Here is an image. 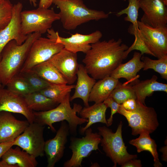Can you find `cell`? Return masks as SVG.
<instances>
[{
    "label": "cell",
    "mask_w": 167,
    "mask_h": 167,
    "mask_svg": "<svg viewBox=\"0 0 167 167\" xmlns=\"http://www.w3.org/2000/svg\"><path fill=\"white\" fill-rule=\"evenodd\" d=\"M54 0H40L38 7L44 8H49Z\"/></svg>",
    "instance_id": "f35d334b"
},
{
    "label": "cell",
    "mask_w": 167,
    "mask_h": 167,
    "mask_svg": "<svg viewBox=\"0 0 167 167\" xmlns=\"http://www.w3.org/2000/svg\"><path fill=\"white\" fill-rule=\"evenodd\" d=\"M122 107L127 111H132L134 110L136 107V99L131 98L124 101L122 104Z\"/></svg>",
    "instance_id": "d590c367"
},
{
    "label": "cell",
    "mask_w": 167,
    "mask_h": 167,
    "mask_svg": "<svg viewBox=\"0 0 167 167\" xmlns=\"http://www.w3.org/2000/svg\"><path fill=\"white\" fill-rule=\"evenodd\" d=\"M31 69L43 79L50 83L67 84L63 76L49 61L39 64Z\"/></svg>",
    "instance_id": "484cf974"
},
{
    "label": "cell",
    "mask_w": 167,
    "mask_h": 167,
    "mask_svg": "<svg viewBox=\"0 0 167 167\" xmlns=\"http://www.w3.org/2000/svg\"><path fill=\"white\" fill-rule=\"evenodd\" d=\"M2 111L21 114L29 123L34 122L33 111L28 108L24 97L4 87L0 88V112Z\"/></svg>",
    "instance_id": "9a60e30c"
},
{
    "label": "cell",
    "mask_w": 167,
    "mask_h": 167,
    "mask_svg": "<svg viewBox=\"0 0 167 167\" xmlns=\"http://www.w3.org/2000/svg\"><path fill=\"white\" fill-rule=\"evenodd\" d=\"M53 3L59 9L60 19L67 30H74L91 20L106 19L110 14L88 8L83 0H54Z\"/></svg>",
    "instance_id": "5b68a950"
},
{
    "label": "cell",
    "mask_w": 167,
    "mask_h": 167,
    "mask_svg": "<svg viewBox=\"0 0 167 167\" xmlns=\"http://www.w3.org/2000/svg\"><path fill=\"white\" fill-rule=\"evenodd\" d=\"M6 86L8 89L23 96L33 92L26 80L19 73L13 77Z\"/></svg>",
    "instance_id": "f546056e"
},
{
    "label": "cell",
    "mask_w": 167,
    "mask_h": 167,
    "mask_svg": "<svg viewBox=\"0 0 167 167\" xmlns=\"http://www.w3.org/2000/svg\"><path fill=\"white\" fill-rule=\"evenodd\" d=\"M160 151L163 154V160L165 161H167V144L166 146L161 148L160 149Z\"/></svg>",
    "instance_id": "ab89813d"
},
{
    "label": "cell",
    "mask_w": 167,
    "mask_h": 167,
    "mask_svg": "<svg viewBox=\"0 0 167 167\" xmlns=\"http://www.w3.org/2000/svg\"><path fill=\"white\" fill-rule=\"evenodd\" d=\"M143 55L140 52H135L132 58L125 63H121L110 75L116 79L123 78L127 83L135 80L137 81L139 76L137 73L143 67V62L141 60Z\"/></svg>",
    "instance_id": "d6986e66"
},
{
    "label": "cell",
    "mask_w": 167,
    "mask_h": 167,
    "mask_svg": "<svg viewBox=\"0 0 167 167\" xmlns=\"http://www.w3.org/2000/svg\"><path fill=\"white\" fill-rule=\"evenodd\" d=\"M20 16L21 32L26 36L34 32L44 34L54 22L60 20L58 13L53 9L39 7L22 11Z\"/></svg>",
    "instance_id": "ba28073f"
},
{
    "label": "cell",
    "mask_w": 167,
    "mask_h": 167,
    "mask_svg": "<svg viewBox=\"0 0 167 167\" xmlns=\"http://www.w3.org/2000/svg\"><path fill=\"white\" fill-rule=\"evenodd\" d=\"M141 60L143 62V70L152 69L160 74L163 79H167V56L157 60H153L146 56H143Z\"/></svg>",
    "instance_id": "f1b7e54d"
},
{
    "label": "cell",
    "mask_w": 167,
    "mask_h": 167,
    "mask_svg": "<svg viewBox=\"0 0 167 167\" xmlns=\"http://www.w3.org/2000/svg\"><path fill=\"white\" fill-rule=\"evenodd\" d=\"M128 5L127 7L117 12L116 15L120 17L123 14L126 16L124 18V20L131 23L133 27H138V19L139 10L140 8L139 0H128Z\"/></svg>",
    "instance_id": "d6a6232c"
},
{
    "label": "cell",
    "mask_w": 167,
    "mask_h": 167,
    "mask_svg": "<svg viewBox=\"0 0 167 167\" xmlns=\"http://www.w3.org/2000/svg\"><path fill=\"white\" fill-rule=\"evenodd\" d=\"M30 3L32 5H33L34 7H36L37 6V0H29Z\"/></svg>",
    "instance_id": "60d3db41"
},
{
    "label": "cell",
    "mask_w": 167,
    "mask_h": 167,
    "mask_svg": "<svg viewBox=\"0 0 167 167\" xmlns=\"http://www.w3.org/2000/svg\"><path fill=\"white\" fill-rule=\"evenodd\" d=\"M107 107L103 102L95 104L91 106L84 107L79 113L80 117L88 119L86 125L80 127L79 132L80 134L84 135L85 131L92 124L97 122H101L106 125L108 127L106 118V112Z\"/></svg>",
    "instance_id": "7402d4cb"
},
{
    "label": "cell",
    "mask_w": 167,
    "mask_h": 167,
    "mask_svg": "<svg viewBox=\"0 0 167 167\" xmlns=\"http://www.w3.org/2000/svg\"><path fill=\"white\" fill-rule=\"evenodd\" d=\"M107 108L111 109V114L109 118L107 120L108 127L111 125L113 122V115L118 112L121 104L117 102L111 96H109L103 102Z\"/></svg>",
    "instance_id": "e575fe53"
},
{
    "label": "cell",
    "mask_w": 167,
    "mask_h": 167,
    "mask_svg": "<svg viewBox=\"0 0 167 167\" xmlns=\"http://www.w3.org/2000/svg\"><path fill=\"white\" fill-rule=\"evenodd\" d=\"M85 136L81 138L72 137L70 138L69 148L72 155L71 158L65 161L64 167H82L83 160L89 156L92 151L99 150L98 145L101 137L97 132L93 133L90 127L85 131Z\"/></svg>",
    "instance_id": "9c48e42d"
},
{
    "label": "cell",
    "mask_w": 167,
    "mask_h": 167,
    "mask_svg": "<svg viewBox=\"0 0 167 167\" xmlns=\"http://www.w3.org/2000/svg\"><path fill=\"white\" fill-rule=\"evenodd\" d=\"M77 76L75 92L70 97V101L80 98L83 100L85 107H88L89 106L88 100L90 93L96 80L89 76L84 66L81 64L79 65Z\"/></svg>",
    "instance_id": "ffe728a7"
},
{
    "label": "cell",
    "mask_w": 167,
    "mask_h": 167,
    "mask_svg": "<svg viewBox=\"0 0 167 167\" xmlns=\"http://www.w3.org/2000/svg\"><path fill=\"white\" fill-rule=\"evenodd\" d=\"M128 47L119 38L100 41L91 44L82 62L88 74L96 79L110 76L126 58Z\"/></svg>",
    "instance_id": "6da1fadb"
},
{
    "label": "cell",
    "mask_w": 167,
    "mask_h": 167,
    "mask_svg": "<svg viewBox=\"0 0 167 167\" xmlns=\"http://www.w3.org/2000/svg\"><path fill=\"white\" fill-rule=\"evenodd\" d=\"M165 4L167 5V0H164Z\"/></svg>",
    "instance_id": "b9f144b4"
},
{
    "label": "cell",
    "mask_w": 167,
    "mask_h": 167,
    "mask_svg": "<svg viewBox=\"0 0 167 167\" xmlns=\"http://www.w3.org/2000/svg\"><path fill=\"white\" fill-rule=\"evenodd\" d=\"M45 126L35 122L29 123L24 131L14 141L13 145L36 158L44 155Z\"/></svg>",
    "instance_id": "8fae6325"
},
{
    "label": "cell",
    "mask_w": 167,
    "mask_h": 167,
    "mask_svg": "<svg viewBox=\"0 0 167 167\" xmlns=\"http://www.w3.org/2000/svg\"><path fill=\"white\" fill-rule=\"evenodd\" d=\"M41 35L38 32L33 33L28 35L21 45L12 40L5 46L0 59V82L3 87L19 73L32 44Z\"/></svg>",
    "instance_id": "3957f363"
},
{
    "label": "cell",
    "mask_w": 167,
    "mask_h": 167,
    "mask_svg": "<svg viewBox=\"0 0 167 167\" xmlns=\"http://www.w3.org/2000/svg\"><path fill=\"white\" fill-rule=\"evenodd\" d=\"M70 93L54 108L44 111H33L34 122L43 126H48L52 131L56 130L53 124L59 122L66 121L68 123L70 134L74 136L77 134V128L88 122V119L78 117L77 115L82 109L79 104L74 103L72 108L70 104Z\"/></svg>",
    "instance_id": "277c9868"
},
{
    "label": "cell",
    "mask_w": 167,
    "mask_h": 167,
    "mask_svg": "<svg viewBox=\"0 0 167 167\" xmlns=\"http://www.w3.org/2000/svg\"><path fill=\"white\" fill-rule=\"evenodd\" d=\"M157 77L153 75L150 79L139 81L132 86L136 100L145 105L146 98L151 96L156 91H162L167 93V84L157 81Z\"/></svg>",
    "instance_id": "603a6c76"
},
{
    "label": "cell",
    "mask_w": 167,
    "mask_h": 167,
    "mask_svg": "<svg viewBox=\"0 0 167 167\" xmlns=\"http://www.w3.org/2000/svg\"><path fill=\"white\" fill-rule=\"evenodd\" d=\"M136 101V107L134 110H126L121 104L118 113L126 118L131 129L132 135H137L143 133H152L159 126L156 112L153 108Z\"/></svg>",
    "instance_id": "52a82bcc"
},
{
    "label": "cell",
    "mask_w": 167,
    "mask_h": 167,
    "mask_svg": "<svg viewBox=\"0 0 167 167\" xmlns=\"http://www.w3.org/2000/svg\"><path fill=\"white\" fill-rule=\"evenodd\" d=\"M128 32L135 38L130 51L138 50L143 55L149 50L158 59L167 56V27L153 28L138 21V27L130 25Z\"/></svg>",
    "instance_id": "7a4b0ae2"
},
{
    "label": "cell",
    "mask_w": 167,
    "mask_h": 167,
    "mask_svg": "<svg viewBox=\"0 0 167 167\" xmlns=\"http://www.w3.org/2000/svg\"><path fill=\"white\" fill-rule=\"evenodd\" d=\"M23 97L28 108L33 111L49 110L59 104L39 92H33Z\"/></svg>",
    "instance_id": "4316f807"
},
{
    "label": "cell",
    "mask_w": 167,
    "mask_h": 167,
    "mask_svg": "<svg viewBox=\"0 0 167 167\" xmlns=\"http://www.w3.org/2000/svg\"><path fill=\"white\" fill-rule=\"evenodd\" d=\"M75 85L50 83L47 87L39 91L42 94L59 104L75 88Z\"/></svg>",
    "instance_id": "83f0119b"
},
{
    "label": "cell",
    "mask_w": 167,
    "mask_h": 167,
    "mask_svg": "<svg viewBox=\"0 0 167 167\" xmlns=\"http://www.w3.org/2000/svg\"><path fill=\"white\" fill-rule=\"evenodd\" d=\"M69 134L68 123L66 121H62L55 137L45 141L44 150L47 158V167H54L62 158Z\"/></svg>",
    "instance_id": "5bb4252c"
},
{
    "label": "cell",
    "mask_w": 167,
    "mask_h": 167,
    "mask_svg": "<svg viewBox=\"0 0 167 167\" xmlns=\"http://www.w3.org/2000/svg\"><path fill=\"white\" fill-rule=\"evenodd\" d=\"M29 124L27 120L17 119L11 112H0V143L13 141Z\"/></svg>",
    "instance_id": "ac0fdd59"
},
{
    "label": "cell",
    "mask_w": 167,
    "mask_h": 167,
    "mask_svg": "<svg viewBox=\"0 0 167 167\" xmlns=\"http://www.w3.org/2000/svg\"><path fill=\"white\" fill-rule=\"evenodd\" d=\"M122 124L121 121L116 131L107 126H99L97 128L98 133L101 137L100 143L106 156L113 163V167L117 164L121 165L127 161L137 158V155L129 154L123 142L122 135Z\"/></svg>",
    "instance_id": "8992f818"
},
{
    "label": "cell",
    "mask_w": 167,
    "mask_h": 167,
    "mask_svg": "<svg viewBox=\"0 0 167 167\" xmlns=\"http://www.w3.org/2000/svg\"><path fill=\"white\" fill-rule=\"evenodd\" d=\"M141 161L135 159H130L121 165L122 167H141Z\"/></svg>",
    "instance_id": "8d00e7d4"
},
{
    "label": "cell",
    "mask_w": 167,
    "mask_h": 167,
    "mask_svg": "<svg viewBox=\"0 0 167 167\" xmlns=\"http://www.w3.org/2000/svg\"><path fill=\"white\" fill-rule=\"evenodd\" d=\"M47 32V37L55 39L57 42L62 44L64 48L75 53L80 52L85 54L90 49L91 44L99 41L102 36L99 30L86 35L76 33L66 38L60 36L58 32L51 28Z\"/></svg>",
    "instance_id": "7c38bea8"
},
{
    "label": "cell",
    "mask_w": 167,
    "mask_h": 167,
    "mask_svg": "<svg viewBox=\"0 0 167 167\" xmlns=\"http://www.w3.org/2000/svg\"><path fill=\"white\" fill-rule=\"evenodd\" d=\"M19 74L26 80L33 92H39L50 84L41 78L32 69L20 72Z\"/></svg>",
    "instance_id": "1f68e13d"
},
{
    "label": "cell",
    "mask_w": 167,
    "mask_h": 167,
    "mask_svg": "<svg viewBox=\"0 0 167 167\" xmlns=\"http://www.w3.org/2000/svg\"><path fill=\"white\" fill-rule=\"evenodd\" d=\"M119 82V79L110 76L99 79L96 82L92 88L89 102H94L96 103L103 102L110 96Z\"/></svg>",
    "instance_id": "cb8c5ba5"
},
{
    "label": "cell",
    "mask_w": 167,
    "mask_h": 167,
    "mask_svg": "<svg viewBox=\"0 0 167 167\" xmlns=\"http://www.w3.org/2000/svg\"><path fill=\"white\" fill-rule=\"evenodd\" d=\"M14 141L11 142L0 143V158L8 149L14 146Z\"/></svg>",
    "instance_id": "74e56055"
},
{
    "label": "cell",
    "mask_w": 167,
    "mask_h": 167,
    "mask_svg": "<svg viewBox=\"0 0 167 167\" xmlns=\"http://www.w3.org/2000/svg\"><path fill=\"white\" fill-rule=\"evenodd\" d=\"M8 149L3 155L2 161L14 167H36L38 164L36 157L17 146Z\"/></svg>",
    "instance_id": "44dd1931"
},
{
    "label": "cell",
    "mask_w": 167,
    "mask_h": 167,
    "mask_svg": "<svg viewBox=\"0 0 167 167\" xmlns=\"http://www.w3.org/2000/svg\"><path fill=\"white\" fill-rule=\"evenodd\" d=\"M138 138L130 140L129 143L135 147L138 153L148 151L153 158L155 167H161L163 165L160 161L157 152V145L155 141L151 138L150 134L147 133L140 134Z\"/></svg>",
    "instance_id": "d4e9b609"
},
{
    "label": "cell",
    "mask_w": 167,
    "mask_h": 167,
    "mask_svg": "<svg viewBox=\"0 0 167 167\" xmlns=\"http://www.w3.org/2000/svg\"><path fill=\"white\" fill-rule=\"evenodd\" d=\"M123 0V1H126V0Z\"/></svg>",
    "instance_id": "ee69618b"
},
{
    "label": "cell",
    "mask_w": 167,
    "mask_h": 167,
    "mask_svg": "<svg viewBox=\"0 0 167 167\" xmlns=\"http://www.w3.org/2000/svg\"><path fill=\"white\" fill-rule=\"evenodd\" d=\"M64 48L62 44L57 42L54 39L38 38L32 44L20 72L49 60Z\"/></svg>",
    "instance_id": "30bf717a"
},
{
    "label": "cell",
    "mask_w": 167,
    "mask_h": 167,
    "mask_svg": "<svg viewBox=\"0 0 167 167\" xmlns=\"http://www.w3.org/2000/svg\"><path fill=\"white\" fill-rule=\"evenodd\" d=\"M3 87L0 82V88Z\"/></svg>",
    "instance_id": "7bdbcfd3"
},
{
    "label": "cell",
    "mask_w": 167,
    "mask_h": 167,
    "mask_svg": "<svg viewBox=\"0 0 167 167\" xmlns=\"http://www.w3.org/2000/svg\"><path fill=\"white\" fill-rule=\"evenodd\" d=\"M13 6L9 0H0V30L6 27L10 22Z\"/></svg>",
    "instance_id": "836d02e7"
},
{
    "label": "cell",
    "mask_w": 167,
    "mask_h": 167,
    "mask_svg": "<svg viewBox=\"0 0 167 167\" xmlns=\"http://www.w3.org/2000/svg\"><path fill=\"white\" fill-rule=\"evenodd\" d=\"M48 61L63 76L67 84H72L75 82L79 65L77 62V53L64 48Z\"/></svg>",
    "instance_id": "2e32d148"
},
{
    "label": "cell",
    "mask_w": 167,
    "mask_h": 167,
    "mask_svg": "<svg viewBox=\"0 0 167 167\" xmlns=\"http://www.w3.org/2000/svg\"><path fill=\"white\" fill-rule=\"evenodd\" d=\"M109 96L119 104H122L124 101L129 99H136L132 86L126 84H122L120 82Z\"/></svg>",
    "instance_id": "4dcf8cb0"
},
{
    "label": "cell",
    "mask_w": 167,
    "mask_h": 167,
    "mask_svg": "<svg viewBox=\"0 0 167 167\" xmlns=\"http://www.w3.org/2000/svg\"><path fill=\"white\" fill-rule=\"evenodd\" d=\"M23 7L22 3L20 2L13 5L10 22L6 27L0 30V59L3 49L10 41L14 40L20 45L27 37L28 35H24L21 31L20 15Z\"/></svg>",
    "instance_id": "e0dca14e"
},
{
    "label": "cell",
    "mask_w": 167,
    "mask_h": 167,
    "mask_svg": "<svg viewBox=\"0 0 167 167\" xmlns=\"http://www.w3.org/2000/svg\"><path fill=\"white\" fill-rule=\"evenodd\" d=\"M139 1L143 12L141 22L153 28L167 27V5L164 0Z\"/></svg>",
    "instance_id": "4fadbf2b"
}]
</instances>
